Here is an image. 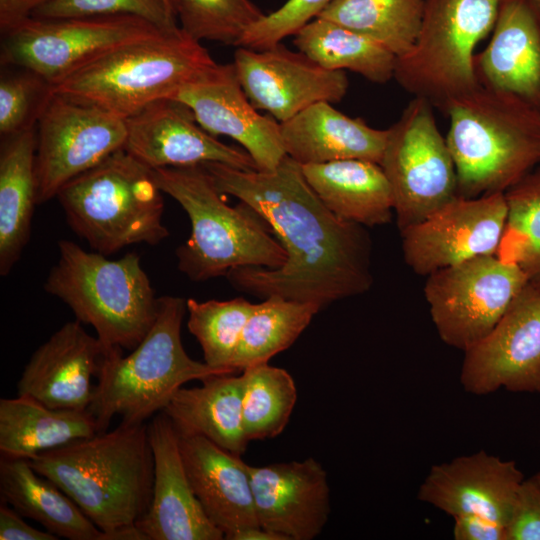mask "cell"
Instances as JSON below:
<instances>
[{
    "instance_id": "6da1fadb",
    "label": "cell",
    "mask_w": 540,
    "mask_h": 540,
    "mask_svg": "<svg viewBox=\"0 0 540 540\" xmlns=\"http://www.w3.org/2000/svg\"><path fill=\"white\" fill-rule=\"evenodd\" d=\"M222 194L252 208L286 252L275 269L239 267L225 276L243 292L278 295L317 304L367 292L373 283L372 241L365 226L331 212L307 182L301 165L285 156L270 171L242 170L226 164H201Z\"/></svg>"
},
{
    "instance_id": "7a4b0ae2",
    "label": "cell",
    "mask_w": 540,
    "mask_h": 540,
    "mask_svg": "<svg viewBox=\"0 0 540 540\" xmlns=\"http://www.w3.org/2000/svg\"><path fill=\"white\" fill-rule=\"evenodd\" d=\"M113 540H145L136 528L147 511L154 461L147 423H121L28 460Z\"/></svg>"
},
{
    "instance_id": "3957f363",
    "label": "cell",
    "mask_w": 540,
    "mask_h": 540,
    "mask_svg": "<svg viewBox=\"0 0 540 540\" xmlns=\"http://www.w3.org/2000/svg\"><path fill=\"white\" fill-rule=\"evenodd\" d=\"M446 114L457 196L505 193L540 163V111L516 95L480 85Z\"/></svg>"
},
{
    "instance_id": "277c9868",
    "label": "cell",
    "mask_w": 540,
    "mask_h": 540,
    "mask_svg": "<svg viewBox=\"0 0 540 540\" xmlns=\"http://www.w3.org/2000/svg\"><path fill=\"white\" fill-rule=\"evenodd\" d=\"M186 312L184 298L158 297L156 319L141 342L127 355L121 349L103 355L88 408L98 433L107 431L116 416L125 424L146 423L190 381L235 373L213 368L186 353L181 340Z\"/></svg>"
},
{
    "instance_id": "5b68a950",
    "label": "cell",
    "mask_w": 540,
    "mask_h": 540,
    "mask_svg": "<svg viewBox=\"0 0 540 540\" xmlns=\"http://www.w3.org/2000/svg\"><path fill=\"white\" fill-rule=\"evenodd\" d=\"M163 193L176 200L191 222L189 238L176 250L177 266L201 282L239 267L275 269L286 261L282 244L248 205L231 207L202 165L154 169Z\"/></svg>"
},
{
    "instance_id": "8992f818",
    "label": "cell",
    "mask_w": 540,
    "mask_h": 540,
    "mask_svg": "<svg viewBox=\"0 0 540 540\" xmlns=\"http://www.w3.org/2000/svg\"><path fill=\"white\" fill-rule=\"evenodd\" d=\"M44 290L63 301L79 322L91 325L107 351L134 349L157 315L158 297L134 252L110 260L60 240Z\"/></svg>"
},
{
    "instance_id": "52a82bcc",
    "label": "cell",
    "mask_w": 540,
    "mask_h": 540,
    "mask_svg": "<svg viewBox=\"0 0 540 540\" xmlns=\"http://www.w3.org/2000/svg\"><path fill=\"white\" fill-rule=\"evenodd\" d=\"M162 194L154 170L121 149L68 182L56 198L72 231L108 256L169 236Z\"/></svg>"
},
{
    "instance_id": "ba28073f",
    "label": "cell",
    "mask_w": 540,
    "mask_h": 540,
    "mask_svg": "<svg viewBox=\"0 0 540 540\" xmlns=\"http://www.w3.org/2000/svg\"><path fill=\"white\" fill-rule=\"evenodd\" d=\"M216 64L181 28L117 47L53 85V91L126 119L150 103L171 98Z\"/></svg>"
},
{
    "instance_id": "9c48e42d",
    "label": "cell",
    "mask_w": 540,
    "mask_h": 540,
    "mask_svg": "<svg viewBox=\"0 0 540 540\" xmlns=\"http://www.w3.org/2000/svg\"><path fill=\"white\" fill-rule=\"evenodd\" d=\"M499 0H424L411 49L396 58L394 79L414 97L447 112L480 84L475 47L495 25Z\"/></svg>"
},
{
    "instance_id": "30bf717a",
    "label": "cell",
    "mask_w": 540,
    "mask_h": 540,
    "mask_svg": "<svg viewBox=\"0 0 540 540\" xmlns=\"http://www.w3.org/2000/svg\"><path fill=\"white\" fill-rule=\"evenodd\" d=\"M387 131L380 166L391 186L402 231L457 196V174L427 100L414 97Z\"/></svg>"
},
{
    "instance_id": "8fae6325",
    "label": "cell",
    "mask_w": 540,
    "mask_h": 540,
    "mask_svg": "<svg viewBox=\"0 0 540 540\" xmlns=\"http://www.w3.org/2000/svg\"><path fill=\"white\" fill-rule=\"evenodd\" d=\"M162 32L132 15L29 17L1 34L0 62L30 69L54 85L117 47Z\"/></svg>"
},
{
    "instance_id": "7c38bea8",
    "label": "cell",
    "mask_w": 540,
    "mask_h": 540,
    "mask_svg": "<svg viewBox=\"0 0 540 540\" xmlns=\"http://www.w3.org/2000/svg\"><path fill=\"white\" fill-rule=\"evenodd\" d=\"M528 283L516 264L485 255L429 274L424 296L440 339L464 352L496 326Z\"/></svg>"
},
{
    "instance_id": "4fadbf2b",
    "label": "cell",
    "mask_w": 540,
    "mask_h": 540,
    "mask_svg": "<svg viewBox=\"0 0 540 540\" xmlns=\"http://www.w3.org/2000/svg\"><path fill=\"white\" fill-rule=\"evenodd\" d=\"M126 138L125 119L53 91L36 125L38 205L124 149Z\"/></svg>"
},
{
    "instance_id": "5bb4252c",
    "label": "cell",
    "mask_w": 540,
    "mask_h": 540,
    "mask_svg": "<svg viewBox=\"0 0 540 540\" xmlns=\"http://www.w3.org/2000/svg\"><path fill=\"white\" fill-rule=\"evenodd\" d=\"M507 220L504 193L456 196L439 210L400 231L406 264L419 275L497 254Z\"/></svg>"
},
{
    "instance_id": "9a60e30c",
    "label": "cell",
    "mask_w": 540,
    "mask_h": 540,
    "mask_svg": "<svg viewBox=\"0 0 540 540\" xmlns=\"http://www.w3.org/2000/svg\"><path fill=\"white\" fill-rule=\"evenodd\" d=\"M464 390L540 394V289L528 283L496 326L464 351Z\"/></svg>"
},
{
    "instance_id": "2e32d148",
    "label": "cell",
    "mask_w": 540,
    "mask_h": 540,
    "mask_svg": "<svg viewBox=\"0 0 540 540\" xmlns=\"http://www.w3.org/2000/svg\"><path fill=\"white\" fill-rule=\"evenodd\" d=\"M248 99L283 123L318 102H340L349 82L345 71L328 70L281 43L265 49L239 47L233 61Z\"/></svg>"
},
{
    "instance_id": "e0dca14e",
    "label": "cell",
    "mask_w": 540,
    "mask_h": 540,
    "mask_svg": "<svg viewBox=\"0 0 540 540\" xmlns=\"http://www.w3.org/2000/svg\"><path fill=\"white\" fill-rule=\"evenodd\" d=\"M171 98L187 105L208 133L236 140L258 170H273L286 156L280 123L258 113L241 86L234 63L206 68Z\"/></svg>"
},
{
    "instance_id": "ac0fdd59",
    "label": "cell",
    "mask_w": 540,
    "mask_h": 540,
    "mask_svg": "<svg viewBox=\"0 0 540 540\" xmlns=\"http://www.w3.org/2000/svg\"><path fill=\"white\" fill-rule=\"evenodd\" d=\"M124 150L151 169L216 162L258 170L251 156L208 133L184 103L163 98L125 119Z\"/></svg>"
},
{
    "instance_id": "d6986e66",
    "label": "cell",
    "mask_w": 540,
    "mask_h": 540,
    "mask_svg": "<svg viewBox=\"0 0 540 540\" xmlns=\"http://www.w3.org/2000/svg\"><path fill=\"white\" fill-rule=\"evenodd\" d=\"M154 473L149 507L136 528L145 540H222L223 532L205 514L189 482L179 435L159 412L147 424Z\"/></svg>"
},
{
    "instance_id": "ffe728a7",
    "label": "cell",
    "mask_w": 540,
    "mask_h": 540,
    "mask_svg": "<svg viewBox=\"0 0 540 540\" xmlns=\"http://www.w3.org/2000/svg\"><path fill=\"white\" fill-rule=\"evenodd\" d=\"M255 513L261 527L284 540H312L330 512L327 472L314 458L248 465Z\"/></svg>"
},
{
    "instance_id": "44dd1931",
    "label": "cell",
    "mask_w": 540,
    "mask_h": 540,
    "mask_svg": "<svg viewBox=\"0 0 540 540\" xmlns=\"http://www.w3.org/2000/svg\"><path fill=\"white\" fill-rule=\"evenodd\" d=\"M524 479L514 461L481 450L433 465L417 498L452 517L477 514L507 527Z\"/></svg>"
},
{
    "instance_id": "7402d4cb",
    "label": "cell",
    "mask_w": 540,
    "mask_h": 540,
    "mask_svg": "<svg viewBox=\"0 0 540 540\" xmlns=\"http://www.w3.org/2000/svg\"><path fill=\"white\" fill-rule=\"evenodd\" d=\"M97 336L78 320L65 323L32 354L17 382V395L50 408L87 410L103 355Z\"/></svg>"
},
{
    "instance_id": "603a6c76",
    "label": "cell",
    "mask_w": 540,
    "mask_h": 540,
    "mask_svg": "<svg viewBox=\"0 0 540 540\" xmlns=\"http://www.w3.org/2000/svg\"><path fill=\"white\" fill-rule=\"evenodd\" d=\"M481 86L509 92L540 111V8L499 0L491 39L474 58Z\"/></svg>"
},
{
    "instance_id": "cb8c5ba5",
    "label": "cell",
    "mask_w": 540,
    "mask_h": 540,
    "mask_svg": "<svg viewBox=\"0 0 540 540\" xmlns=\"http://www.w3.org/2000/svg\"><path fill=\"white\" fill-rule=\"evenodd\" d=\"M179 435L191 487L209 520L224 539L260 526L255 513L248 464L199 435Z\"/></svg>"
},
{
    "instance_id": "d4e9b609",
    "label": "cell",
    "mask_w": 540,
    "mask_h": 540,
    "mask_svg": "<svg viewBox=\"0 0 540 540\" xmlns=\"http://www.w3.org/2000/svg\"><path fill=\"white\" fill-rule=\"evenodd\" d=\"M280 133L286 155L300 165L345 159L380 164L388 131L318 102L280 123Z\"/></svg>"
},
{
    "instance_id": "484cf974",
    "label": "cell",
    "mask_w": 540,
    "mask_h": 540,
    "mask_svg": "<svg viewBox=\"0 0 540 540\" xmlns=\"http://www.w3.org/2000/svg\"><path fill=\"white\" fill-rule=\"evenodd\" d=\"M301 169L311 188L337 217L365 227L392 220L393 193L380 164L345 159L301 165Z\"/></svg>"
},
{
    "instance_id": "4316f807",
    "label": "cell",
    "mask_w": 540,
    "mask_h": 540,
    "mask_svg": "<svg viewBox=\"0 0 540 540\" xmlns=\"http://www.w3.org/2000/svg\"><path fill=\"white\" fill-rule=\"evenodd\" d=\"M196 387H181L164 408L180 435L203 436L221 448L242 455L248 446L242 424L244 380L220 374Z\"/></svg>"
},
{
    "instance_id": "83f0119b",
    "label": "cell",
    "mask_w": 540,
    "mask_h": 540,
    "mask_svg": "<svg viewBox=\"0 0 540 540\" xmlns=\"http://www.w3.org/2000/svg\"><path fill=\"white\" fill-rule=\"evenodd\" d=\"M0 496L1 502L58 538L113 540L110 533L98 528L62 489L36 472L26 459L1 457Z\"/></svg>"
},
{
    "instance_id": "f1b7e54d",
    "label": "cell",
    "mask_w": 540,
    "mask_h": 540,
    "mask_svg": "<svg viewBox=\"0 0 540 540\" xmlns=\"http://www.w3.org/2000/svg\"><path fill=\"white\" fill-rule=\"evenodd\" d=\"M36 127L1 137L0 274L8 275L30 239L38 205L35 173Z\"/></svg>"
},
{
    "instance_id": "f546056e",
    "label": "cell",
    "mask_w": 540,
    "mask_h": 540,
    "mask_svg": "<svg viewBox=\"0 0 540 540\" xmlns=\"http://www.w3.org/2000/svg\"><path fill=\"white\" fill-rule=\"evenodd\" d=\"M98 433L87 410L55 409L28 396L0 399L1 457H33Z\"/></svg>"
},
{
    "instance_id": "4dcf8cb0",
    "label": "cell",
    "mask_w": 540,
    "mask_h": 540,
    "mask_svg": "<svg viewBox=\"0 0 540 540\" xmlns=\"http://www.w3.org/2000/svg\"><path fill=\"white\" fill-rule=\"evenodd\" d=\"M297 49L328 70H350L371 82L394 78L396 56L381 44L333 21L316 17L295 35Z\"/></svg>"
},
{
    "instance_id": "1f68e13d",
    "label": "cell",
    "mask_w": 540,
    "mask_h": 540,
    "mask_svg": "<svg viewBox=\"0 0 540 540\" xmlns=\"http://www.w3.org/2000/svg\"><path fill=\"white\" fill-rule=\"evenodd\" d=\"M423 11L424 0H331L317 17L359 33L399 57L413 46Z\"/></svg>"
},
{
    "instance_id": "d6a6232c",
    "label": "cell",
    "mask_w": 540,
    "mask_h": 540,
    "mask_svg": "<svg viewBox=\"0 0 540 540\" xmlns=\"http://www.w3.org/2000/svg\"><path fill=\"white\" fill-rule=\"evenodd\" d=\"M321 310L317 304L272 295L249 316L231 363L236 371L268 363L289 348Z\"/></svg>"
},
{
    "instance_id": "836d02e7",
    "label": "cell",
    "mask_w": 540,
    "mask_h": 540,
    "mask_svg": "<svg viewBox=\"0 0 540 540\" xmlns=\"http://www.w3.org/2000/svg\"><path fill=\"white\" fill-rule=\"evenodd\" d=\"M242 424L245 438L278 436L287 426L297 400L294 379L283 368L262 363L245 368Z\"/></svg>"
},
{
    "instance_id": "e575fe53",
    "label": "cell",
    "mask_w": 540,
    "mask_h": 540,
    "mask_svg": "<svg viewBox=\"0 0 540 540\" xmlns=\"http://www.w3.org/2000/svg\"><path fill=\"white\" fill-rule=\"evenodd\" d=\"M504 194L507 220L496 255L519 266L540 289V166Z\"/></svg>"
},
{
    "instance_id": "d590c367",
    "label": "cell",
    "mask_w": 540,
    "mask_h": 540,
    "mask_svg": "<svg viewBox=\"0 0 540 540\" xmlns=\"http://www.w3.org/2000/svg\"><path fill=\"white\" fill-rule=\"evenodd\" d=\"M190 333L199 342L204 362L217 369L231 367L245 324L255 305L238 297L226 301L186 300Z\"/></svg>"
},
{
    "instance_id": "8d00e7d4",
    "label": "cell",
    "mask_w": 540,
    "mask_h": 540,
    "mask_svg": "<svg viewBox=\"0 0 540 540\" xmlns=\"http://www.w3.org/2000/svg\"><path fill=\"white\" fill-rule=\"evenodd\" d=\"M180 28L192 39L239 46L265 14L251 0H173Z\"/></svg>"
},
{
    "instance_id": "74e56055",
    "label": "cell",
    "mask_w": 540,
    "mask_h": 540,
    "mask_svg": "<svg viewBox=\"0 0 540 540\" xmlns=\"http://www.w3.org/2000/svg\"><path fill=\"white\" fill-rule=\"evenodd\" d=\"M52 93L53 85L36 72L19 66H2L1 137L35 128Z\"/></svg>"
},
{
    "instance_id": "f35d334b",
    "label": "cell",
    "mask_w": 540,
    "mask_h": 540,
    "mask_svg": "<svg viewBox=\"0 0 540 540\" xmlns=\"http://www.w3.org/2000/svg\"><path fill=\"white\" fill-rule=\"evenodd\" d=\"M132 15L162 30H176L178 18L173 0H53L35 10L40 19Z\"/></svg>"
},
{
    "instance_id": "ab89813d",
    "label": "cell",
    "mask_w": 540,
    "mask_h": 540,
    "mask_svg": "<svg viewBox=\"0 0 540 540\" xmlns=\"http://www.w3.org/2000/svg\"><path fill=\"white\" fill-rule=\"evenodd\" d=\"M331 0H288L266 15L244 34L238 47L253 50L271 48L289 35H295L316 18Z\"/></svg>"
},
{
    "instance_id": "60d3db41",
    "label": "cell",
    "mask_w": 540,
    "mask_h": 540,
    "mask_svg": "<svg viewBox=\"0 0 540 540\" xmlns=\"http://www.w3.org/2000/svg\"><path fill=\"white\" fill-rule=\"evenodd\" d=\"M506 540H540V485L532 477L519 487Z\"/></svg>"
},
{
    "instance_id": "b9f144b4",
    "label": "cell",
    "mask_w": 540,
    "mask_h": 540,
    "mask_svg": "<svg viewBox=\"0 0 540 540\" xmlns=\"http://www.w3.org/2000/svg\"><path fill=\"white\" fill-rule=\"evenodd\" d=\"M456 540H506V527L477 514L454 516Z\"/></svg>"
},
{
    "instance_id": "7bdbcfd3",
    "label": "cell",
    "mask_w": 540,
    "mask_h": 540,
    "mask_svg": "<svg viewBox=\"0 0 540 540\" xmlns=\"http://www.w3.org/2000/svg\"><path fill=\"white\" fill-rule=\"evenodd\" d=\"M21 514L8 504L0 505L1 540H57L56 535L47 530H39L26 523Z\"/></svg>"
},
{
    "instance_id": "ee69618b",
    "label": "cell",
    "mask_w": 540,
    "mask_h": 540,
    "mask_svg": "<svg viewBox=\"0 0 540 540\" xmlns=\"http://www.w3.org/2000/svg\"><path fill=\"white\" fill-rule=\"evenodd\" d=\"M53 0H0L1 34L31 17L39 7Z\"/></svg>"
},
{
    "instance_id": "f6af8a7d",
    "label": "cell",
    "mask_w": 540,
    "mask_h": 540,
    "mask_svg": "<svg viewBox=\"0 0 540 540\" xmlns=\"http://www.w3.org/2000/svg\"><path fill=\"white\" fill-rule=\"evenodd\" d=\"M234 540H284L280 535L261 526L244 530L236 535Z\"/></svg>"
},
{
    "instance_id": "bcb514c9",
    "label": "cell",
    "mask_w": 540,
    "mask_h": 540,
    "mask_svg": "<svg viewBox=\"0 0 540 540\" xmlns=\"http://www.w3.org/2000/svg\"><path fill=\"white\" fill-rule=\"evenodd\" d=\"M532 478L540 485V471L534 474Z\"/></svg>"
},
{
    "instance_id": "7dc6e473",
    "label": "cell",
    "mask_w": 540,
    "mask_h": 540,
    "mask_svg": "<svg viewBox=\"0 0 540 540\" xmlns=\"http://www.w3.org/2000/svg\"><path fill=\"white\" fill-rule=\"evenodd\" d=\"M537 7L540 8V0H532Z\"/></svg>"
}]
</instances>
